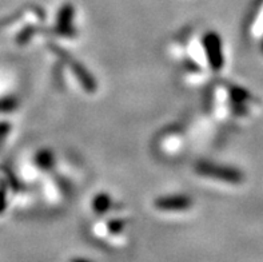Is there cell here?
I'll list each match as a JSON object with an SVG mask.
<instances>
[{
    "instance_id": "6da1fadb",
    "label": "cell",
    "mask_w": 263,
    "mask_h": 262,
    "mask_svg": "<svg viewBox=\"0 0 263 262\" xmlns=\"http://www.w3.org/2000/svg\"><path fill=\"white\" fill-rule=\"evenodd\" d=\"M73 262H87L86 259H79V261H73Z\"/></svg>"
}]
</instances>
